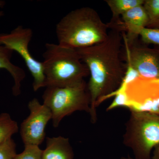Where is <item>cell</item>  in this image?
<instances>
[{
	"label": "cell",
	"mask_w": 159,
	"mask_h": 159,
	"mask_svg": "<svg viewBox=\"0 0 159 159\" xmlns=\"http://www.w3.org/2000/svg\"><path fill=\"white\" fill-rule=\"evenodd\" d=\"M104 41L76 49L88 68V86L91 96V122L97 120V109L107 97L119 88L125 76L126 64L122 61V31L113 28Z\"/></svg>",
	"instance_id": "6da1fadb"
},
{
	"label": "cell",
	"mask_w": 159,
	"mask_h": 159,
	"mask_svg": "<svg viewBox=\"0 0 159 159\" xmlns=\"http://www.w3.org/2000/svg\"><path fill=\"white\" fill-rule=\"evenodd\" d=\"M108 29L95 9L85 7L65 16L56 25V34L58 44L77 49L104 41Z\"/></svg>",
	"instance_id": "7a4b0ae2"
},
{
	"label": "cell",
	"mask_w": 159,
	"mask_h": 159,
	"mask_svg": "<svg viewBox=\"0 0 159 159\" xmlns=\"http://www.w3.org/2000/svg\"><path fill=\"white\" fill-rule=\"evenodd\" d=\"M45 48L42 62L45 87L72 86L89 75L76 49L51 43H46Z\"/></svg>",
	"instance_id": "3957f363"
},
{
	"label": "cell",
	"mask_w": 159,
	"mask_h": 159,
	"mask_svg": "<svg viewBox=\"0 0 159 159\" xmlns=\"http://www.w3.org/2000/svg\"><path fill=\"white\" fill-rule=\"evenodd\" d=\"M123 143L135 159H151L154 148L159 145V115L130 111Z\"/></svg>",
	"instance_id": "277c9868"
},
{
	"label": "cell",
	"mask_w": 159,
	"mask_h": 159,
	"mask_svg": "<svg viewBox=\"0 0 159 159\" xmlns=\"http://www.w3.org/2000/svg\"><path fill=\"white\" fill-rule=\"evenodd\" d=\"M42 97L43 104L51 111L52 124L55 128L64 117L77 111L90 113V94L84 80L68 87H47Z\"/></svg>",
	"instance_id": "5b68a950"
},
{
	"label": "cell",
	"mask_w": 159,
	"mask_h": 159,
	"mask_svg": "<svg viewBox=\"0 0 159 159\" xmlns=\"http://www.w3.org/2000/svg\"><path fill=\"white\" fill-rule=\"evenodd\" d=\"M32 36L31 29L18 26L9 33L0 34V45L16 51L22 57L33 77V88L36 92L45 87L46 78L42 62L35 59L29 51V43Z\"/></svg>",
	"instance_id": "8992f818"
},
{
	"label": "cell",
	"mask_w": 159,
	"mask_h": 159,
	"mask_svg": "<svg viewBox=\"0 0 159 159\" xmlns=\"http://www.w3.org/2000/svg\"><path fill=\"white\" fill-rule=\"evenodd\" d=\"M125 92L130 111L159 115V78L139 77L129 84Z\"/></svg>",
	"instance_id": "52a82bcc"
},
{
	"label": "cell",
	"mask_w": 159,
	"mask_h": 159,
	"mask_svg": "<svg viewBox=\"0 0 159 159\" xmlns=\"http://www.w3.org/2000/svg\"><path fill=\"white\" fill-rule=\"evenodd\" d=\"M30 113L20 125V134L25 145H38L45 138V128L52 119V113L48 107L41 104L36 98L29 102Z\"/></svg>",
	"instance_id": "ba28073f"
},
{
	"label": "cell",
	"mask_w": 159,
	"mask_h": 159,
	"mask_svg": "<svg viewBox=\"0 0 159 159\" xmlns=\"http://www.w3.org/2000/svg\"><path fill=\"white\" fill-rule=\"evenodd\" d=\"M126 62L139 73L140 77L159 78V48H148L145 44L138 42V39L128 43L123 39Z\"/></svg>",
	"instance_id": "9c48e42d"
},
{
	"label": "cell",
	"mask_w": 159,
	"mask_h": 159,
	"mask_svg": "<svg viewBox=\"0 0 159 159\" xmlns=\"http://www.w3.org/2000/svg\"><path fill=\"white\" fill-rule=\"evenodd\" d=\"M123 39L128 43L138 39L141 31L147 28L148 18L143 5L134 7L121 16Z\"/></svg>",
	"instance_id": "30bf717a"
},
{
	"label": "cell",
	"mask_w": 159,
	"mask_h": 159,
	"mask_svg": "<svg viewBox=\"0 0 159 159\" xmlns=\"http://www.w3.org/2000/svg\"><path fill=\"white\" fill-rule=\"evenodd\" d=\"M74 152L69 139L62 136L47 138V146L42 159H74Z\"/></svg>",
	"instance_id": "8fae6325"
},
{
	"label": "cell",
	"mask_w": 159,
	"mask_h": 159,
	"mask_svg": "<svg viewBox=\"0 0 159 159\" xmlns=\"http://www.w3.org/2000/svg\"><path fill=\"white\" fill-rule=\"evenodd\" d=\"M12 52L5 46L0 45V69L6 70L13 78L14 85L12 88V94L16 97L21 93V83L26 74L23 69L11 62Z\"/></svg>",
	"instance_id": "7c38bea8"
},
{
	"label": "cell",
	"mask_w": 159,
	"mask_h": 159,
	"mask_svg": "<svg viewBox=\"0 0 159 159\" xmlns=\"http://www.w3.org/2000/svg\"><path fill=\"white\" fill-rule=\"evenodd\" d=\"M112 12L111 21L108 23L109 29L122 28V21L120 16H122L129 9L144 4L145 0H106Z\"/></svg>",
	"instance_id": "4fadbf2b"
},
{
	"label": "cell",
	"mask_w": 159,
	"mask_h": 159,
	"mask_svg": "<svg viewBox=\"0 0 159 159\" xmlns=\"http://www.w3.org/2000/svg\"><path fill=\"white\" fill-rule=\"evenodd\" d=\"M17 122L13 120L7 113L0 114V144L11 139V137L18 131Z\"/></svg>",
	"instance_id": "5bb4252c"
},
{
	"label": "cell",
	"mask_w": 159,
	"mask_h": 159,
	"mask_svg": "<svg viewBox=\"0 0 159 159\" xmlns=\"http://www.w3.org/2000/svg\"><path fill=\"white\" fill-rule=\"evenodd\" d=\"M143 6L148 18L146 28L159 30V0H145Z\"/></svg>",
	"instance_id": "9a60e30c"
},
{
	"label": "cell",
	"mask_w": 159,
	"mask_h": 159,
	"mask_svg": "<svg viewBox=\"0 0 159 159\" xmlns=\"http://www.w3.org/2000/svg\"><path fill=\"white\" fill-rule=\"evenodd\" d=\"M25 146L23 152L16 154L14 159H42L43 150L39 146L27 145Z\"/></svg>",
	"instance_id": "2e32d148"
},
{
	"label": "cell",
	"mask_w": 159,
	"mask_h": 159,
	"mask_svg": "<svg viewBox=\"0 0 159 159\" xmlns=\"http://www.w3.org/2000/svg\"><path fill=\"white\" fill-rule=\"evenodd\" d=\"M140 36L145 44H152L159 48V30L144 28L140 32Z\"/></svg>",
	"instance_id": "e0dca14e"
},
{
	"label": "cell",
	"mask_w": 159,
	"mask_h": 159,
	"mask_svg": "<svg viewBox=\"0 0 159 159\" xmlns=\"http://www.w3.org/2000/svg\"><path fill=\"white\" fill-rule=\"evenodd\" d=\"M16 153V144L12 139L0 144V159H14Z\"/></svg>",
	"instance_id": "ac0fdd59"
},
{
	"label": "cell",
	"mask_w": 159,
	"mask_h": 159,
	"mask_svg": "<svg viewBox=\"0 0 159 159\" xmlns=\"http://www.w3.org/2000/svg\"><path fill=\"white\" fill-rule=\"evenodd\" d=\"M115 97V99L113 102L107 108V111H108L119 107H124L128 109L129 108V102L125 91L117 94Z\"/></svg>",
	"instance_id": "d6986e66"
},
{
	"label": "cell",
	"mask_w": 159,
	"mask_h": 159,
	"mask_svg": "<svg viewBox=\"0 0 159 159\" xmlns=\"http://www.w3.org/2000/svg\"><path fill=\"white\" fill-rule=\"evenodd\" d=\"M152 154L151 159H159V145L154 148Z\"/></svg>",
	"instance_id": "ffe728a7"
},
{
	"label": "cell",
	"mask_w": 159,
	"mask_h": 159,
	"mask_svg": "<svg viewBox=\"0 0 159 159\" xmlns=\"http://www.w3.org/2000/svg\"><path fill=\"white\" fill-rule=\"evenodd\" d=\"M5 4V2L3 1H1L0 0V8H2L4 6ZM3 12L2 11H0V17L3 16Z\"/></svg>",
	"instance_id": "44dd1931"
},
{
	"label": "cell",
	"mask_w": 159,
	"mask_h": 159,
	"mask_svg": "<svg viewBox=\"0 0 159 159\" xmlns=\"http://www.w3.org/2000/svg\"><path fill=\"white\" fill-rule=\"evenodd\" d=\"M120 159H135L134 158H133L131 157H122Z\"/></svg>",
	"instance_id": "7402d4cb"
}]
</instances>
